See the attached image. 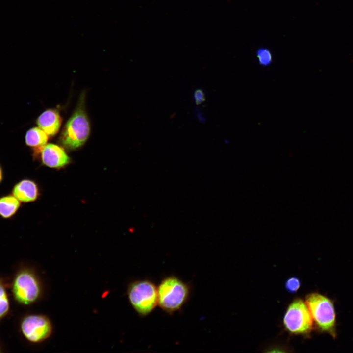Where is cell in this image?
I'll return each mask as SVG.
<instances>
[{
	"instance_id": "6da1fadb",
	"label": "cell",
	"mask_w": 353,
	"mask_h": 353,
	"mask_svg": "<svg viewBox=\"0 0 353 353\" xmlns=\"http://www.w3.org/2000/svg\"><path fill=\"white\" fill-rule=\"evenodd\" d=\"M190 293L188 283L175 276L166 277L157 286L158 305L164 312L172 314L182 308Z\"/></svg>"
},
{
	"instance_id": "7a4b0ae2",
	"label": "cell",
	"mask_w": 353,
	"mask_h": 353,
	"mask_svg": "<svg viewBox=\"0 0 353 353\" xmlns=\"http://www.w3.org/2000/svg\"><path fill=\"white\" fill-rule=\"evenodd\" d=\"M83 96H81L76 110L68 120L61 132L60 141L69 150L83 145L90 134V124L84 109Z\"/></svg>"
},
{
	"instance_id": "3957f363",
	"label": "cell",
	"mask_w": 353,
	"mask_h": 353,
	"mask_svg": "<svg viewBox=\"0 0 353 353\" xmlns=\"http://www.w3.org/2000/svg\"><path fill=\"white\" fill-rule=\"evenodd\" d=\"M127 296L130 304L140 316L148 315L158 305L157 287L149 279L131 282L128 287Z\"/></svg>"
},
{
	"instance_id": "277c9868",
	"label": "cell",
	"mask_w": 353,
	"mask_h": 353,
	"mask_svg": "<svg viewBox=\"0 0 353 353\" xmlns=\"http://www.w3.org/2000/svg\"><path fill=\"white\" fill-rule=\"evenodd\" d=\"M305 303L318 328L335 336V313L332 302L317 293L306 296Z\"/></svg>"
},
{
	"instance_id": "5b68a950",
	"label": "cell",
	"mask_w": 353,
	"mask_h": 353,
	"mask_svg": "<svg viewBox=\"0 0 353 353\" xmlns=\"http://www.w3.org/2000/svg\"><path fill=\"white\" fill-rule=\"evenodd\" d=\"M12 291L15 300L28 305L35 302L41 294V286L36 275L29 269L21 270L12 284Z\"/></svg>"
},
{
	"instance_id": "8992f818",
	"label": "cell",
	"mask_w": 353,
	"mask_h": 353,
	"mask_svg": "<svg viewBox=\"0 0 353 353\" xmlns=\"http://www.w3.org/2000/svg\"><path fill=\"white\" fill-rule=\"evenodd\" d=\"M283 324L290 333H309L313 328V319L306 303L300 299L294 300L287 308Z\"/></svg>"
},
{
	"instance_id": "52a82bcc",
	"label": "cell",
	"mask_w": 353,
	"mask_h": 353,
	"mask_svg": "<svg viewBox=\"0 0 353 353\" xmlns=\"http://www.w3.org/2000/svg\"><path fill=\"white\" fill-rule=\"evenodd\" d=\"M20 327L25 337L34 343H40L48 339L52 331L50 319L41 314L27 315L22 320Z\"/></svg>"
},
{
	"instance_id": "ba28073f",
	"label": "cell",
	"mask_w": 353,
	"mask_h": 353,
	"mask_svg": "<svg viewBox=\"0 0 353 353\" xmlns=\"http://www.w3.org/2000/svg\"><path fill=\"white\" fill-rule=\"evenodd\" d=\"M40 153L43 164L50 168L62 167L68 164L70 161V158L62 147L52 143L46 144Z\"/></svg>"
},
{
	"instance_id": "9c48e42d",
	"label": "cell",
	"mask_w": 353,
	"mask_h": 353,
	"mask_svg": "<svg viewBox=\"0 0 353 353\" xmlns=\"http://www.w3.org/2000/svg\"><path fill=\"white\" fill-rule=\"evenodd\" d=\"M11 194L23 203L37 200L40 195L37 184L29 179H24L17 182L11 190Z\"/></svg>"
},
{
	"instance_id": "30bf717a",
	"label": "cell",
	"mask_w": 353,
	"mask_h": 353,
	"mask_svg": "<svg viewBox=\"0 0 353 353\" xmlns=\"http://www.w3.org/2000/svg\"><path fill=\"white\" fill-rule=\"evenodd\" d=\"M61 123V116L56 110L53 109L45 111L36 120L38 127L49 136H53L58 132Z\"/></svg>"
},
{
	"instance_id": "8fae6325",
	"label": "cell",
	"mask_w": 353,
	"mask_h": 353,
	"mask_svg": "<svg viewBox=\"0 0 353 353\" xmlns=\"http://www.w3.org/2000/svg\"><path fill=\"white\" fill-rule=\"evenodd\" d=\"M48 140V135L39 127H34L26 132L25 143L27 146L32 148L34 153H40Z\"/></svg>"
},
{
	"instance_id": "7c38bea8",
	"label": "cell",
	"mask_w": 353,
	"mask_h": 353,
	"mask_svg": "<svg viewBox=\"0 0 353 353\" xmlns=\"http://www.w3.org/2000/svg\"><path fill=\"white\" fill-rule=\"evenodd\" d=\"M21 202L12 194L0 197V217L8 219L12 218L21 207Z\"/></svg>"
},
{
	"instance_id": "4fadbf2b",
	"label": "cell",
	"mask_w": 353,
	"mask_h": 353,
	"mask_svg": "<svg viewBox=\"0 0 353 353\" xmlns=\"http://www.w3.org/2000/svg\"><path fill=\"white\" fill-rule=\"evenodd\" d=\"M256 55L259 65L266 67L270 65L273 61V56L270 50L265 47L258 49Z\"/></svg>"
},
{
	"instance_id": "5bb4252c",
	"label": "cell",
	"mask_w": 353,
	"mask_h": 353,
	"mask_svg": "<svg viewBox=\"0 0 353 353\" xmlns=\"http://www.w3.org/2000/svg\"><path fill=\"white\" fill-rule=\"evenodd\" d=\"M9 303L7 294L3 283L0 281V319L8 312Z\"/></svg>"
},
{
	"instance_id": "9a60e30c",
	"label": "cell",
	"mask_w": 353,
	"mask_h": 353,
	"mask_svg": "<svg viewBox=\"0 0 353 353\" xmlns=\"http://www.w3.org/2000/svg\"><path fill=\"white\" fill-rule=\"evenodd\" d=\"M301 285L300 279L296 277H291L287 279L285 283V287L287 291L291 293H295Z\"/></svg>"
},
{
	"instance_id": "2e32d148",
	"label": "cell",
	"mask_w": 353,
	"mask_h": 353,
	"mask_svg": "<svg viewBox=\"0 0 353 353\" xmlns=\"http://www.w3.org/2000/svg\"><path fill=\"white\" fill-rule=\"evenodd\" d=\"M194 98L196 104L198 105L205 101V96L203 90L200 89H196L194 93Z\"/></svg>"
},
{
	"instance_id": "e0dca14e",
	"label": "cell",
	"mask_w": 353,
	"mask_h": 353,
	"mask_svg": "<svg viewBox=\"0 0 353 353\" xmlns=\"http://www.w3.org/2000/svg\"><path fill=\"white\" fill-rule=\"evenodd\" d=\"M4 177L3 170L1 165L0 164V184L2 182Z\"/></svg>"
}]
</instances>
